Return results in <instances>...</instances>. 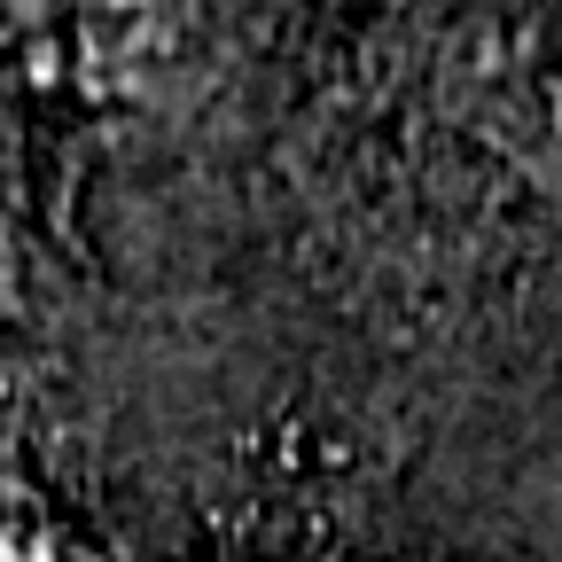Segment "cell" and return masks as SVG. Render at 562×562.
<instances>
[{
  "label": "cell",
  "instance_id": "3",
  "mask_svg": "<svg viewBox=\"0 0 562 562\" xmlns=\"http://www.w3.org/2000/svg\"><path fill=\"white\" fill-rule=\"evenodd\" d=\"M0 562H94L47 508L32 501H0Z\"/></svg>",
  "mask_w": 562,
  "mask_h": 562
},
{
  "label": "cell",
  "instance_id": "2",
  "mask_svg": "<svg viewBox=\"0 0 562 562\" xmlns=\"http://www.w3.org/2000/svg\"><path fill=\"white\" fill-rule=\"evenodd\" d=\"M492 125L516 149V165L562 203V40H531L492 70Z\"/></svg>",
  "mask_w": 562,
  "mask_h": 562
},
{
  "label": "cell",
  "instance_id": "1",
  "mask_svg": "<svg viewBox=\"0 0 562 562\" xmlns=\"http://www.w3.org/2000/svg\"><path fill=\"white\" fill-rule=\"evenodd\" d=\"M258 0H70L79 70L110 102H188L211 87Z\"/></svg>",
  "mask_w": 562,
  "mask_h": 562
}]
</instances>
